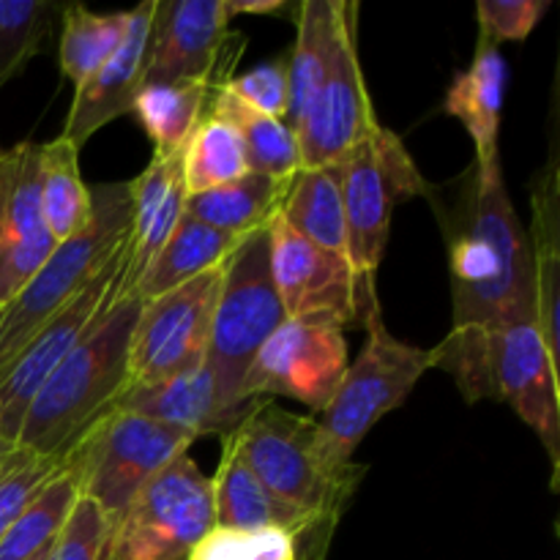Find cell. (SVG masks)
I'll list each match as a JSON object with an SVG mask.
<instances>
[{"label":"cell","instance_id":"6da1fadb","mask_svg":"<svg viewBox=\"0 0 560 560\" xmlns=\"http://www.w3.org/2000/svg\"><path fill=\"white\" fill-rule=\"evenodd\" d=\"M448 252L452 331L435 348L468 402L495 397L492 339L536 326L534 257L503 184L501 162L470 164L454 184L427 186Z\"/></svg>","mask_w":560,"mask_h":560},{"label":"cell","instance_id":"7a4b0ae2","mask_svg":"<svg viewBox=\"0 0 560 560\" xmlns=\"http://www.w3.org/2000/svg\"><path fill=\"white\" fill-rule=\"evenodd\" d=\"M142 299L118 295L91 331L38 388L16 435V448L36 457H63L77 438L124 394L129 383V342Z\"/></svg>","mask_w":560,"mask_h":560},{"label":"cell","instance_id":"3957f363","mask_svg":"<svg viewBox=\"0 0 560 560\" xmlns=\"http://www.w3.org/2000/svg\"><path fill=\"white\" fill-rule=\"evenodd\" d=\"M228 441L273 495L334 530L366 476L364 465L337 452L317 419L282 410L273 399H255Z\"/></svg>","mask_w":560,"mask_h":560},{"label":"cell","instance_id":"277c9868","mask_svg":"<svg viewBox=\"0 0 560 560\" xmlns=\"http://www.w3.org/2000/svg\"><path fill=\"white\" fill-rule=\"evenodd\" d=\"M91 202L88 228L55 246L36 277L0 310V372L131 241L129 184L91 186Z\"/></svg>","mask_w":560,"mask_h":560},{"label":"cell","instance_id":"5b68a950","mask_svg":"<svg viewBox=\"0 0 560 560\" xmlns=\"http://www.w3.org/2000/svg\"><path fill=\"white\" fill-rule=\"evenodd\" d=\"M197 438L178 427L129 413L104 410L66 454V470L77 492L96 503L98 512L118 534L142 487L178 454L189 452Z\"/></svg>","mask_w":560,"mask_h":560},{"label":"cell","instance_id":"8992f818","mask_svg":"<svg viewBox=\"0 0 560 560\" xmlns=\"http://www.w3.org/2000/svg\"><path fill=\"white\" fill-rule=\"evenodd\" d=\"M266 228L244 235L222 262V284L211 320L206 364L217 377L222 399L233 408H249L255 402L241 399V383L266 339L288 320L271 277Z\"/></svg>","mask_w":560,"mask_h":560},{"label":"cell","instance_id":"52a82bcc","mask_svg":"<svg viewBox=\"0 0 560 560\" xmlns=\"http://www.w3.org/2000/svg\"><path fill=\"white\" fill-rule=\"evenodd\" d=\"M364 328V350L348 364L331 402L317 413V424L345 459H353V452L372 427L408 399L427 370L438 366L435 348L424 350L399 342L383 323L381 310L366 315Z\"/></svg>","mask_w":560,"mask_h":560},{"label":"cell","instance_id":"ba28073f","mask_svg":"<svg viewBox=\"0 0 560 560\" xmlns=\"http://www.w3.org/2000/svg\"><path fill=\"white\" fill-rule=\"evenodd\" d=\"M427 180L392 129L377 120L342 162L348 262L355 277L375 284L392 228V213L405 197L424 195Z\"/></svg>","mask_w":560,"mask_h":560},{"label":"cell","instance_id":"9c48e42d","mask_svg":"<svg viewBox=\"0 0 560 560\" xmlns=\"http://www.w3.org/2000/svg\"><path fill=\"white\" fill-rule=\"evenodd\" d=\"M213 528L211 479L184 452L135 498L115 534L113 560H189Z\"/></svg>","mask_w":560,"mask_h":560},{"label":"cell","instance_id":"30bf717a","mask_svg":"<svg viewBox=\"0 0 560 560\" xmlns=\"http://www.w3.org/2000/svg\"><path fill=\"white\" fill-rule=\"evenodd\" d=\"M271 277L288 320L339 328L361 323L381 310L375 284L361 282L348 257L334 255L301 238L295 230L273 217L268 222Z\"/></svg>","mask_w":560,"mask_h":560},{"label":"cell","instance_id":"8fae6325","mask_svg":"<svg viewBox=\"0 0 560 560\" xmlns=\"http://www.w3.org/2000/svg\"><path fill=\"white\" fill-rule=\"evenodd\" d=\"M129 249L131 241L124 249L115 252L113 260L63 310L55 312L38 328L36 337L20 350V355L0 372V454L3 457L16 448V435L38 388L120 295V279L129 262Z\"/></svg>","mask_w":560,"mask_h":560},{"label":"cell","instance_id":"7c38bea8","mask_svg":"<svg viewBox=\"0 0 560 560\" xmlns=\"http://www.w3.org/2000/svg\"><path fill=\"white\" fill-rule=\"evenodd\" d=\"M219 284L222 266L142 304L129 342L126 388L167 381L206 361Z\"/></svg>","mask_w":560,"mask_h":560},{"label":"cell","instance_id":"4fadbf2b","mask_svg":"<svg viewBox=\"0 0 560 560\" xmlns=\"http://www.w3.org/2000/svg\"><path fill=\"white\" fill-rule=\"evenodd\" d=\"M348 372V342L339 328L284 320L260 353L255 355L241 383V399H299L320 413Z\"/></svg>","mask_w":560,"mask_h":560},{"label":"cell","instance_id":"5bb4252c","mask_svg":"<svg viewBox=\"0 0 560 560\" xmlns=\"http://www.w3.org/2000/svg\"><path fill=\"white\" fill-rule=\"evenodd\" d=\"M355 20H359V5L348 3L331 69L295 129L301 167H326V164L345 162L377 124L359 63Z\"/></svg>","mask_w":560,"mask_h":560},{"label":"cell","instance_id":"9a60e30c","mask_svg":"<svg viewBox=\"0 0 560 560\" xmlns=\"http://www.w3.org/2000/svg\"><path fill=\"white\" fill-rule=\"evenodd\" d=\"M238 36L241 33H230V11L224 0H156L145 85H224V74L241 55L233 52Z\"/></svg>","mask_w":560,"mask_h":560},{"label":"cell","instance_id":"2e32d148","mask_svg":"<svg viewBox=\"0 0 560 560\" xmlns=\"http://www.w3.org/2000/svg\"><path fill=\"white\" fill-rule=\"evenodd\" d=\"M492 383H495V399L512 405L520 419L541 438L550 454L552 479L558 481V361L550 355L534 323L514 326L492 339ZM556 481H552V490H556Z\"/></svg>","mask_w":560,"mask_h":560},{"label":"cell","instance_id":"e0dca14e","mask_svg":"<svg viewBox=\"0 0 560 560\" xmlns=\"http://www.w3.org/2000/svg\"><path fill=\"white\" fill-rule=\"evenodd\" d=\"M213 487V514L217 528L228 530H273L295 541L299 560H326L328 545H331L334 528L323 525L312 514L299 512L295 506L273 495L241 459L233 443L224 438L222 463L217 476L211 479Z\"/></svg>","mask_w":560,"mask_h":560},{"label":"cell","instance_id":"ac0fdd59","mask_svg":"<svg viewBox=\"0 0 560 560\" xmlns=\"http://www.w3.org/2000/svg\"><path fill=\"white\" fill-rule=\"evenodd\" d=\"M156 14V0H142L131 11H126V33L118 49L77 85L74 104L66 120L63 137L82 148V142L113 124L120 115H129L135 107L137 93L145 85L148 55H151V27Z\"/></svg>","mask_w":560,"mask_h":560},{"label":"cell","instance_id":"d6986e66","mask_svg":"<svg viewBox=\"0 0 560 560\" xmlns=\"http://www.w3.org/2000/svg\"><path fill=\"white\" fill-rule=\"evenodd\" d=\"M109 408L129 410V413L178 427L195 438H228L241 424V419L249 413L252 405L249 408H233V405L224 402L217 377L202 361L195 370H186L180 375L167 377V381L126 388Z\"/></svg>","mask_w":560,"mask_h":560},{"label":"cell","instance_id":"ffe728a7","mask_svg":"<svg viewBox=\"0 0 560 560\" xmlns=\"http://www.w3.org/2000/svg\"><path fill=\"white\" fill-rule=\"evenodd\" d=\"M131 189V249L120 279V295L137 288L142 273L153 262L173 230L178 228L186 208L184 153L153 156L151 164L129 180Z\"/></svg>","mask_w":560,"mask_h":560},{"label":"cell","instance_id":"44dd1931","mask_svg":"<svg viewBox=\"0 0 560 560\" xmlns=\"http://www.w3.org/2000/svg\"><path fill=\"white\" fill-rule=\"evenodd\" d=\"M55 246L42 213V145L25 140L0 151V260L49 257Z\"/></svg>","mask_w":560,"mask_h":560},{"label":"cell","instance_id":"7402d4cb","mask_svg":"<svg viewBox=\"0 0 560 560\" xmlns=\"http://www.w3.org/2000/svg\"><path fill=\"white\" fill-rule=\"evenodd\" d=\"M509 69L501 47L479 36L476 55L465 71L454 77L443 102V113L465 126L476 148V164L501 162L498 135H501L503 98H506Z\"/></svg>","mask_w":560,"mask_h":560},{"label":"cell","instance_id":"603a6c76","mask_svg":"<svg viewBox=\"0 0 560 560\" xmlns=\"http://www.w3.org/2000/svg\"><path fill=\"white\" fill-rule=\"evenodd\" d=\"M348 0H304L299 3L295 27L299 36L290 52L284 55L288 66V113L284 126L295 135L312 96L331 69L334 49H337L339 27H342Z\"/></svg>","mask_w":560,"mask_h":560},{"label":"cell","instance_id":"cb8c5ba5","mask_svg":"<svg viewBox=\"0 0 560 560\" xmlns=\"http://www.w3.org/2000/svg\"><path fill=\"white\" fill-rule=\"evenodd\" d=\"M558 153L552 151L545 167L530 184V208H534V290H536V331L545 339L547 350L558 361V279H560V189H558Z\"/></svg>","mask_w":560,"mask_h":560},{"label":"cell","instance_id":"d4e9b609","mask_svg":"<svg viewBox=\"0 0 560 560\" xmlns=\"http://www.w3.org/2000/svg\"><path fill=\"white\" fill-rule=\"evenodd\" d=\"M279 217L310 244L348 257L342 162L326 164V167H301L290 178Z\"/></svg>","mask_w":560,"mask_h":560},{"label":"cell","instance_id":"484cf974","mask_svg":"<svg viewBox=\"0 0 560 560\" xmlns=\"http://www.w3.org/2000/svg\"><path fill=\"white\" fill-rule=\"evenodd\" d=\"M241 238L244 235H230L222 233V230H213L184 211L178 228L173 230L167 244L153 257L148 271L137 282L135 293L145 304V301L156 299V295H164L167 290L180 288L189 279L222 266L230 252L241 244Z\"/></svg>","mask_w":560,"mask_h":560},{"label":"cell","instance_id":"4316f807","mask_svg":"<svg viewBox=\"0 0 560 560\" xmlns=\"http://www.w3.org/2000/svg\"><path fill=\"white\" fill-rule=\"evenodd\" d=\"M290 180L271 178L262 173H249L219 189L186 197L184 211L197 222L230 235H249L266 228L279 213Z\"/></svg>","mask_w":560,"mask_h":560},{"label":"cell","instance_id":"83f0119b","mask_svg":"<svg viewBox=\"0 0 560 560\" xmlns=\"http://www.w3.org/2000/svg\"><path fill=\"white\" fill-rule=\"evenodd\" d=\"M217 88L206 82H156L142 85L131 113L156 145L153 156L184 153L186 142L208 115V104Z\"/></svg>","mask_w":560,"mask_h":560},{"label":"cell","instance_id":"f1b7e54d","mask_svg":"<svg viewBox=\"0 0 560 560\" xmlns=\"http://www.w3.org/2000/svg\"><path fill=\"white\" fill-rule=\"evenodd\" d=\"M208 115L224 120L241 135L249 159L252 173L271 175V178L290 180L301 170L299 142L293 131L284 126V120L271 118V115L257 113L246 102H241L233 91L219 85L213 91Z\"/></svg>","mask_w":560,"mask_h":560},{"label":"cell","instance_id":"f546056e","mask_svg":"<svg viewBox=\"0 0 560 560\" xmlns=\"http://www.w3.org/2000/svg\"><path fill=\"white\" fill-rule=\"evenodd\" d=\"M42 213L55 244L88 228L91 186L80 175V148L63 135L42 145Z\"/></svg>","mask_w":560,"mask_h":560},{"label":"cell","instance_id":"4dcf8cb0","mask_svg":"<svg viewBox=\"0 0 560 560\" xmlns=\"http://www.w3.org/2000/svg\"><path fill=\"white\" fill-rule=\"evenodd\" d=\"M249 173V159L238 131L224 120L206 115L184 148L186 195L219 189Z\"/></svg>","mask_w":560,"mask_h":560},{"label":"cell","instance_id":"1f68e13d","mask_svg":"<svg viewBox=\"0 0 560 560\" xmlns=\"http://www.w3.org/2000/svg\"><path fill=\"white\" fill-rule=\"evenodd\" d=\"M77 498H80V492H77V485L71 481L63 463L60 474L47 481V487L33 498L31 506L3 534V539H0V560H31L38 552L47 550L55 541V536L60 534V528H63Z\"/></svg>","mask_w":560,"mask_h":560},{"label":"cell","instance_id":"d6a6232c","mask_svg":"<svg viewBox=\"0 0 560 560\" xmlns=\"http://www.w3.org/2000/svg\"><path fill=\"white\" fill-rule=\"evenodd\" d=\"M124 33L126 11L96 14L80 3L66 5L60 33V71L66 80L82 85L118 49Z\"/></svg>","mask_w":560,"mask_h":560},{"label":"cell","instance_id":"836d02e7","mask_svg":"<svg viewBox=\"0 0 560 560\" xmlns=\"http://www.w3.org/2000/svg\"><path fill=\"white\" fill-rule=\"evenodd\" d=\"M63 9L55 0H0V88L42 52L55 16Z\"/></svg>","mask_w":560,"mask_h":560},{"label":"cell","instance_id":"e575fe53","mask_svg":"<svg viewBox=\"0 0 560 560\" xmlns=\"http://www.w3.org/2000/svg\"><path fill=\"white\" fill-rule=\"evenodd\" d=\"M63 463L66 454L63 457H36L22 448L5 454L3 468H0V539L14 525V520L31 506L33 498L47 487V481L60 474Z\"/></svg>","mask_w":560,"mask_h":560},{"label":"cell","instance_id":"d590c367","mask_svg":"<svg viewBox=\"0 0 560 560\" xmlns=\"http://www.w3.org/2000/svg\"><path fill=\"white\" fill-rule=\"evenodd\" d=\"M113 545L115 530L96 503L80 495L60 534L55 536L49 560H113Z\"/></svg>","mask_w":560,"mask_h":560},{"label":"cell","instance_id":"8d00e7d4","mask_svg":"<svg viewBox=\"0 0 560 560\" xmlns=\"http://www.w3.org/2000/svg\"><path fill=\"white\" fill-rule=\"evenodd\" d=\"M189 560H299L295 541L273 530L213 528Z\"/></svg>","mask_w":560,"mask_h":560},{"label":"cell","instance_id":"74e56055","mask_svg":"<svg viewBox=\"0 0 560 560\" xmlns=\"http://www.w3.org/2000/svg\"><path fill=\"white\" fill-rule=\"evenodd\" d=\"M547 9L550 0H479V36L492 44L525 42Z\"/></svg>","mask_w":560,"mask_h":560},{"label":"cell","instance_id":"f35d334b","mask_svg":"<svg viewBox=\"0 0 560 560\" xmlns=\"http://www.w3.org/2000/svg\"><path fill=\"white\" fill-rule=\"evenodd\" d=\"M224 88L233 91L241 102L255 107L257 113L284 120V113H288V66H284V55L279 60L260 66V69L228 80Z\"/></svg>","mask_w":560,"mask_h":560},{"label":"cell","instance_id":"ab89813d","mask_svg":"<svg viewBox=\"0 0 560 560\" xmlns=\"http://www.w3.org/2000/svg\"><path fill=\"white\" fill-rule=\"evenodd\" d=\"M230 16L235 14H290L299 11V3L290 0H224Z\"/></svg>","mask_w":560,"mask_h":560},{"label":"cell","instance_id":"60d3db41","mask_svg":"<svg viewBox=\"0 0 560 560\" xmlns=\"http://www.w3.org/2000/svg\"><path fill=\"white\" fill-rule=\"evenodd\" d=\"M49 550H52V545H49L47 550H44V552H38V556H36V558H31V560H49Z\"/></svg>","mask_w":560,"mask_h":560},{"label":"cell","instance_id":"b9f144b4","mask_svg":"<svg viewBox=\"0 0 560 560\" xmlns=\"http://www.w3.org/2000/svg\"><path fill=\"white\" fill-rule=\"evenodd\" d=\"M3 459H5V457H3V454H0V468H3Z\"/></svg>","mask_w":560,"mask_h":560}]
</instances>
